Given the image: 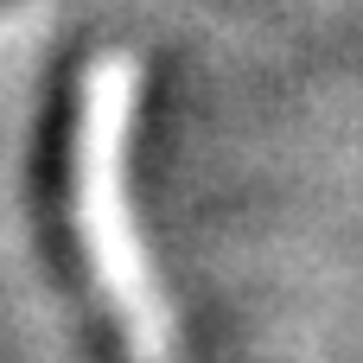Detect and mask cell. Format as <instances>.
<instances>
[{
    "label": "cell",
    "instance_id": "2",
    "mask_svg": "<svg viewBox=\"0 0 363 363\" xmlns=\"http://www.w3.org/2000/svg\"><path fill=\"white\" fill-rule=\"evenodd\" d=\"M0 6H13V0H0Z\"/></svg>",
    "mask_w": 363,
    "mask_h": 363
},
{
    "label": "cell",
    "instance_id": "1",
    "mask_svg": "<svg viewBox=\"0 0 363 363\" xmlns=\"http://www.w3.org/2000/svg\"><path fill=\"white\" fill-rule=\"evenodd\" d=\"M83 121H89V45H57L38 77L26 128V230L83 363H128V325L115 313V294L96 268V242L83 223Z\"/></svg>",
    "mask_w": 363,
    "mask_h": 363
}]
</instances>
